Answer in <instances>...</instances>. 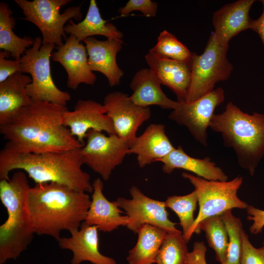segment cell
Masks as SVG:
<instances>
[{"label": "cell", "instance_id": "38", "mask_svg": "<svg viewBox=\"0 0 264 264\" xmlns=\"http://www.w3.org/2000/svg\"><path fill=\"white\" fill-rule=\"evenodd\" d=\"M201 264H206V262H204L203 263H202Z\"/></svg>", "mask_w": 264, "mask_h": 264}, {"label": "cell", "instance_id": "19", "mask_svg": "<svg viewBox=\"0 0 264 264\" xmlns=\"http://www.w3.org/2000/svg\"><path fill=\"white\" fill-rule=\"evenodd\" d=\"M146 61L161 85L169 88L177 101L185 102L191 79V62H183L156 57L148 52Z\"/></svg>", "mask_w": 264, "mask_h": 264}, {"label": "cell", "instance_id": "27", "mask_svg": "<svg viewBox=\"0 0 264 264\" xmlns=\"http://www.w3.org/2000/svg\"><path fill=\"white\" fill-rule=\"evenodd\" d=\"M12 11L7 3L0 2V48L11 54L15 60H20L26 50L30 47L34 39L21 38L13 31L15 21Z\"/></svg>", "mask_w": 264, "mask_h": 264}, {"label": "cell", "instance_id": "26", "mask_svg": "<svg viewBox=\"0 0 264 264\" xmlns=\"http://www.w3.org/2000/svg\"><path fill=\"white\" fill-rule=\"evenodd\" d=\"M134 246L128 253L129 264H154L167 234L162 228L150 224L142 225L137 232Z\"/></svg>", "mask_w": 264, "mask_h": 264}, {"label": "cell", "instance_id": "30", "mask_svg": "<svg viewBox=\"0 0 264 264\" xmlns=\"http://www.w3.org/2000/svg\"><path fill=\"white\" fill-rule=\"evenodd\" d=\"M187 242L182 232L168 233L156 258V264H188Z\"/></svg>", "mask_w": 264, "mask_h": 264}, {"label": "cell", "instance_id": "28", "mask_svg": "<svg viewBox=\"0 0 264 264\" xmlns=\"http://www.w3.org/2000/svg\"><path fill=\"white\" fill-rule=\"evenodd\" d=\"M201 230L205 233L210 247L216 253V258L220 264L225 263L228 245V235L221 215L208 218L198 224L197 233Z\"/></svg>", "mask_w": 264, "mask_h": 264}, {"label": "cell", "instance_id": "13", "mask_svg": "<svg viewBox=\"0 0 264 264\" xmlns=\"http://www.w3.org/2000/svg\"><path fill=\"white\" fill-rule=\"evenodd\" d=\"M103 104L112 122L116 135L130 147L137 137L139 127L151 117L150 107L135 104L129 95L121 91L107 94Z\"/></svg>", "mask_w": 264, "mask_h": 264}, {"label": "cell", "instance_id": "34", "mask_svg": "<svg viewBox=\"0 0 264 264\" xmlns=\"http://www.w3.org/2000/svg\"><path fill=\"white\" fill-rule=\"evenodd\" d=\"M157 3L150 0H129L118 11L120 17H125L134 11H140L147 17H154L157 10Z\"/></svg>", "mask_w": 264, "mask_h": 264}, {"label": "cell", "instance_id": "1", "mask_svg": "<svg viewBox=\"0 0 264 264\" xmlns=\"http://www.w3.org/2000/svg\"><path fill=\"white\" fill-rule=\"evenodd\" d=\"M66 107L46 101L33 102L0 125L7 142L2 150L14 153H61L82 145L63 124Z\"/></svg>", "mask_w": 264, "mask_h": 264}, {"label": "cell", "instance_id": "11", "mask_svg": "<svg viewBox=\"0 0 264 264\" xmlns=\"http://www.w3.org/2000/svg\"><path fill=\"white\" fill-rule=\"evenodd\" d=\"M130 193L131 198L120 197L114 201L126 212L129 220L126 226L129 229L137 233L142 225L148 224L162 228L168 233L181 232L176 228V223L169 220L165 201L146 196L134 186L131 187Z\"/></svg>", "mask_w": 264, "mask_h": 264}, {"label": "cell", "instance_id": "20", "mask_svg": "<svg viewBox=\"0 0 264 264\" xmlns=\"http://www.w3.org/2000/svg\"><path fill=\"white\" fill-rule=\"evenodd\" d=\"M175 148L165 133V126L151 124L130 146L128 155H136L141 168L157 161L169 154Z\"/></svg>", "mask_w": 264, "mask_h": 264}, {"label": "cell", "instance_id": "35", "mask_svg": "<svg viewBox=\"0 0 264 264\" xmlns=\"http://www.w3.org/2000/svg\"><path fill=\"white\" fill-rule=\"evenodd\" d=\"M10 56L11 54L6 51L0 52V83L4 81L17 72H21L20 60H11L6 59Z\"/></svg>", "mask_w": 264, "mask_h": 264}, {"label": "cell", "instance_id": "10", "mask_svg": "<svg viewBox=\"0 0 264 264\" xmlns=\"http://www.w3.org/2000/svg\"><path fill=\"white\" fill-rule=\"evenodd\" d=\"M86 138V143L81 149L84 164L108 180L128 155L129 145L116 134L107 136L92 130L88 132Z\"/></svg>", "mask_w": 264, "mask_h": 264}, {"label": "cell", "instance_id": "36", "mask_svg": "<svg viewBox=\"0 0 264 264\" xmlns=\"http://www.w3.org/2000/svg\"><path fill=\"white\" fill-rule=\"evenodd\" d=\"M246 209L248 215L247 220L253 221L249 228L250 232L253 234L261 233L264 227V210L249 205Z\"/></svg>", "mask_w": 264, "mask_h": 264}, {"label": "cell", "instance_id": "2", "mask_svg": "<svg viewBox=\"0 0 264 264\" xmlns=\"http://www.w3.org/2000/svg\"><path fill=\"white\" fill-rule=\"evenodd\" d=\"M91 200L85 192L55 182L36 184L28 190L26 208L35 234L57 241L61 231L78 229L85 220Z\"/></svg>", "mask_w": 264, "mask_h": 264}, {"label": "cell", "instance_id": "29", "mask_svg": "<svg viewBox=\"0 0 264 264\" xmlns=\"http://www.w3.org/2000/svg\"><path fill=\"white\" fill-rule=\"evenodd\" d=\"M149 52L158 58L183 62L190 61L193 54L176 36L165 30L160 32L157 43Z\"/></svg>", "mask_w": 264, "mask_h": 264}, {"label": "cell", "instance_id": "22", "mask_svg": "<svg viewBox=\"0 0 264 264\" xmlns=\"http://www.w3.org/2000/svg\"><path fill=\"white\" fill-rule=\"evenodd\" d=\"M161 85L150 68H142L135 74L130 83L133 93L130 98L135 104L142 107L156 105L163 109H176L179 105V102L168 98L162 91Z\"/></svg>", "mask_w": 264, "mask_h": 264}, {"label": "cell", "instance_id": "15", "mask_svg": "<svg viewBox=\"0 0 264 264\" xmlns=\"http://www.w3.org/2000/svg\"><path fill=\"white\" fill-rule=\"evenodd\" d=\"M51 58L59 63L66 70V85L70 89H76L82 83L89 85L95 83L96 76L88 65L86 47L73 35H69L62 45L57 46Z\"/></svg>", "mask_w": 264, "mask_h": 264}, {"label": "cell", "instance_id": "3", "mask_svg": "<svg viewBox=\"0 0 264 264\" xmlns=\"http://www.w3.org/2000/svg\"><path fill=\"white\" fill-rule=\"evenodd\" d=\"M81 149L42 154L0 152V180H9L11 171L25 172L36 184L55 182L83 192H93L90 176L82 168Z\"/></svg>", "mask_w": 264, "mask_h": 264}, {"label": "cell", "instance_id": "24", "mask_svg": "<svg viewBox=\"0 0 264 264\" xmlns=\"http://www.w3.org/2000/svg\"><path fill=\"white\" fill-rule=\"evenodd\" d=\"M31 82L30 76L17 72L0 83V125L33 102L27 91Z\"/></svg>", "mask_w": 264, "mask_h": 264}, {"label": "cell", "instance_id": "31", "mask_svg": "<svg viewBox=\"0 0 264 264\" xmlns=\"http://www.w3.org/2000/svg\"><path fill=\"white\" fill-rule=\"evenodd\" d=\"M198 202L195 190L184 196L168 197L165 201L166 207L172 210L178 217L183 236L188 232L194 223V212Z\"/></svg>", "mask_w": 264, "mask_h": 264}, {"label": "cell", "instance_id": "23", "mask_svg": "<svg viewBox=\"0 0 264 264\" xmlns=\"http://www.w3.org/2000/svg\"><path fill=\"white\" fill-rule=\"evenodd\" d=\"M157 161L163 163L162 171L168 174L175 169H181L206 180L225 181L228 179L227 176L210 157L200 159L190 156L181 146L175 148L169 154Z\"/></svg>", "mask_w": 264, "mask_h": 264}, {"label": "cell", "instance_id": "4", "mask_svg": "<svg viewBox=\"0 0 264 264\" xmlns=\"http://www.w3.org/2000/svg\"><path fill=\"white\" fill-rule=\"evenodd\" d=\"M209 127L221 134L224 145L234 150L239 164L253 175L264 155V114L245 113L232 102L214 114Z\"/></svg>", "mask_w": 264, "mask_h": 264}, {"label": "cell", "instance_id": "32", "mask_svg": "<svg viewBox=\"0 0 264 264\" xmlns=\"http://www.w3.org/2000/svg\"><path fill=\"white\" fill-rule=\"evenodd\" d=\"M228 235V245L224 264H241L242 248V223L233 215L231 210L221 215Z\"/></svg>", "mask_w": 264, "mask_h": 264}, {"label": "cell", "instance_id": "18", "mask_svg": "<svg viewBox=\"0 0 264 264\" xmlns=\"http://www.w3.org/2000/svg\"><path fill=\"white\" fill-rule=\"evenodd\" d=\"M83 42L90 69L104 74L110 87L119 85L124 72L118 66L116 56L122 48L123 40L107 39L101 41L90 37Z\"/></svg>", "mask_w": 264, "mask_h": 264}, {"label": "cell", "instance_id": "12", "mask_svg": "<svg viewBox=\"0 0 264 264\" xmlns=\"http://www.w3.org/2000/svg\"><path fill=\"white\" fill-rule=\"evenodd\" d=\"M224 90L218 88L194 101L179 102L177 108L169 114V118L186 127L195 140L206 146L207 128L216 108L224 101Z\"/></svg>", "mask_w": 264, "mask_h": 264}, {"label": "cell", "instance_id": "9", "mask_svg": "<svg viewBox=\"0 0 264 264\" xmlns=\"http://www.w3.org/2000/svg\"><path fill=\"white\" fill-rule=\"evenodd\" d=\"M22 9L24 19L34 24L43 36V44H53L62 45L63 38L66 40L64 30L66 23L74 19L79 21L82 18L81 5L66 8L62 14V7L71 0H15Z\"/></svg>", "mask_w": 264, "mask_h": 264}, {"label": "cell", "instance_id": "25", "mask_svg": "<svg viewBox=\"0 0 264 264\" xmlns=\"http://www.w3.org/2000/svg\"><path fill=\"white\" fill-rule=\"evenodd\" d=\"M64 27L66 34L75 36L80 42L94 35H102L108 39L122 40L123 33L112 23L101 16L96 1L90 0L84 19L77 23L71 20Z\"/></svg>", "mask_w": 264, "mask_h": 264}, {"label": "cell", "instance_id": "6", "mask_svg": "<svg viewBox=\"0 0 264 264\" xmlns=\"http://www.w3.org/2000/svg\"><path fill=\"white\" fill-rule=\"evenodd\" d=\"M182 176L193 184L196 192L199 209L192 226L183 237L188 242L197 233L199 223L208 218L221 215L233 208L246 209L248 204L241 200L237 192L242 184V177L238 176L230 181L205 179L193 174L183 172Z\"/></svg>", "mask_w": 264, "mask_h": 264}, {"label": "cell", "instance_id": "14", "mask_svg": "<svg viewBox=\"0 0 264 264\" xmlns=\"http://www.w3.org/2000/svg\"><path fill=\"white\" fill-rule=\"evenodd\" d=\"M63 119L64 126L84 146L87 134L90 130L105 132L109 135L116 134L104 105L93 100H78L73 110L65 111Z\"/></svg>", "mask_w": 264, "mask_h": 264}, {"label": "cell", "instance_id": "17", "mask_svg": "<svg viewBox=\"0 0 264 264\" xmlns=\"http://www.w3.org/2000/svg\"><path fill=\"white\" fill-rule=\"evenodd\" d=\"M98 229L85 221L80 228L71 232L69 237H60L59 246L73 253L71 264L88 261L92 264H116L111 258L102 254L99 250Z\"/></svg>", "mask_w": 264, "mask_h": 264}, {"label": "cell", "instance_id": "5", "mask_svg": "<svg viewBox=\"0 0 264 264\" xmlns=\"http://www.w3.org/2000/svg\"><path fill=\"white\" fill-rule=\"evenodd\" d=\"M30 187L22 170L15 172L9 180H0V199L8 215L0 226V264L17 259L33 239L34 234L26 208Z\"/></svg>", "mask_w": 264, "mask_h": 264}, {"label": "cell", "instance_id": "37", "mask_svg": "<svg viewBox=\"0 0 264 264\" xmlns=\"http://www.w3.org/2000/svg\"><path fill=\"white\" fill-rule=\"evenodd\" d=\"M260 1L263 6V12L258 19L253 20L251 29L259 35L264 45V0H261Z\"/></svg>", "mask_w": 264, "mask_h": 264}, {"label": "cell", "instance_id": "21", "mask_svg": "<svg viewBox=\"0 0 264 264\" xmlns=\"http://www.w3.org/2000/svg\"><path fill=\"white\" fill-rule=\"evenodd\" d=\"M92 186V199L84 221L103 232L112 231L120 226H127L129 221L128 217L121 215L120 208L105 197L101 179L96 178Z\"/></svg>", "mask_w": 264, "mask_h": 264}, {"label": "cell", "instance_id": "33", "mask_svg": "<svg viewBox=\"0 0 264 264\" xmlns=\"http://www.w3.org/2000/svg\"><path fill=\"white\" fill-rule=\"evenodd\" d=\"M242 239L241 264H264V245L259 248L254 247L243 229Z\"/></svg>", "mask_w": 264, "mask_h": 264}, {"label": "cell", "instance_id": "8", "mask_svg": "<svg viewBox=\"0 0 264 264\" xmlns=\"http://www.w3.org/2000/svg\"><path fill=\"white\" fill-rule=\"evenodd\" d=\"M228 46L220 44L212 32L203 52H193L191 79L185 102H191L214 90L217 83L227 80L233 69L227 58Z\"/></svg>", "mask_w": 264, "mask_h": 264}, {"label": "cell", "instance_id": "7", "mask_svg": "<svg viewBox=\"0 0 264 264\" xmlns=\"http://www.w3.org/2000/svg\"><path fill=\"white\" fill-rule=\"evenodd\" d=\"M55 46L53 44H43L40 37L35 38L32 45L20 59L21 72L31 76L27 91L33 102L46 101L66 107L71 95L57 87L51 75L50 58Z\"/></svg>", "mask_w": 264, "mask_h": 264}, {"label": "cell", "instance_id": "16", "mask_svg": "<svg viewBox=\"0 0 264 264\" xmlns=\"http://www.w3.org/2000/svg\"><path fill=\"white\" fill-rule=\"evenodd\" d=\"M255 0H239L227 4L213 14L212 24L218 42L229 46L230 40L240 32L251 29L253 20L249 16Z\"/></svg>", "mask_w": 264, "mask_h": 264}]
</instances>
